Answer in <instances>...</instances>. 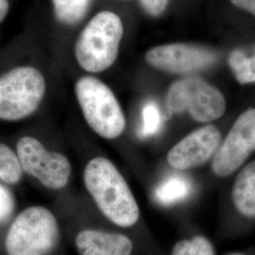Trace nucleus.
I'll return each instance as SVG.
<instances>
[{"mask_svg": "<svg viewBox=\"0 0 255 255\" xmlns=\"http://www.w3.org/2000/svg\"><path fill=\"white\" fill-rule=\"evenodd\" d=\"M80 255H131L133 244L128 237L99 230H83L76 237Z\"/></svg>", "mask_w": 255, "mask_h": 255, "instance_id": "9b49d317", "label": "nucleus"}, {"mask_svg": "<svg viewBox=\"0 0 255 255\" xmlns=\"http://www.w3.org/2000/svg\"><path fill=\"white\" fill-rule=\"evenodd\" d=\"M162 127V115L154 101H149L142 110V125L140 135L142 137L153 136Z\"/></svg>", "mask_w": 255, "mask_h": 255, "instance_id": "f3484780", "label": "nucleus"}, {"mask_svg": "<svg viewBox=\"0 0 255 255\" xmlns=\"http://www.w3.org/2000/svg\"><path fill=\"white\" fill-rule=\"evenodd\" d=\"M255 151V108L242 113L213 158L212 170L219 177L234 173Z\"/></svg>", "mask_w": 255, "mask_h": 255, "instance_id": "6e6552de", "label": "nucleus"}, {"mask_svg": "<svg viewBox=\"0 0 255 255\" xmlns=\"http://www.w3.org/2000/svg\"><path fill=\"white\" fill-rule=\"evenodd\" d=\"M83 117L92 129L105 139L120 136L126 119L116 96L109 87L94 77H83L75 86Z\"/></svg>", "mask_w": 255, "mask_h": 255, "instance_id": "20e7f679", "label": "nucleus"}, {"mask_svg": "<svg viewBox=\"0 0 255 255\" xmlns=\"http://www.w3.org/2000/svg\"><path fill=\"white\" fill-rule=\"evenodd\" d=\"M228 63L240 84L255 83V48L252 54L234 50L229 56Z\"/></svg>", "mask_w": 255, "mask_h": 255, "instance_id": "4468645a", "label": "nucleus"}, {"mask_svg": "<svg viewBox=\"0 0 255 255\" xmlns=\"http://www.w3.org/2000/svg\"><path fill=\"white\" fill-rule=\"evenodd\" d=\"M84 183L102 214L120 227H131L139 219V207L127 182L111 161L91 160L84 169Z\"/></svg>", "mask_w": 255, "mask_h": 255, "instance_id": "f257e3e1", "label": "nucleus"}, {"mask_svg": "<svg viewBox=\"0 0 255 255\" xmlns=\"http://www.w3.org/2000/svg\"><path fill=\"white\" fill-rule=\"evenodd\" d=\"M172 255H215V251L207 238L199 236L179 241L174 246Z\"/></svg>", "mask_w": 255, "mask_h": 255, "instance_id": "a211bd4d", "label": "nucleus"}, {"mask_svg": "<svg viewBox=\"0 0 255 255\" xmlns=\"http://www.w3.org/2000/svg\"><path fill=\"white\" fill-rule=\"evenodd\" d=\"M13 209V201L9 192L0 185V221L8 218Z\"/></svg>", "mask_w": 255, "mask_h": 255, "instance_id": "6ab92c4d", "label": "nucleus"}, {"mask_svg": "<svg viewBox=\"0 0 255 255\" xmlns=\"http://www.w3.org/2000/svg\"><path fill=\"white\" fill-rule=\"evenodd\" d=\"M124 27L118 14L101 11L82 29L75 46V55L82 69L100 73L116 62Z\"/></svg>", "mask_w": 255, "mask_h": 255, "instance_id": "f03ea898", "label": "nucleus"}, {"mask_svg": "<svg viewBox=\"0 0 255 255\" xmlns=\"http://www.w3.org/2000/svg\"><path fill=\"white\" fill-rule=\"evenodd\" d=\"M146 60L151 66L165 72L190 73L211 66L217 61V54L202 46L169 44L149 49Z\"/></svg>", "mask_w": 255, "mask_h": 255, "instance_id": "1a4fd4ad", "label": "nucleus"}, {"mask_svg": "<svg viewBox=\"0 0 255 255\" xmlns=\"http://www.w3.org/2000/svg\"><path fill=\"white\" fill-rule=\"evenodd\" d=\"M9 10L8 0H0V23L6 17Z\"/></svg>", "mask_w": 255, "mask_h": 255, "instance_id": "4be33fe9", "label": "nucleus"}, {"mask_svg": "<svg viewBox=\"0 0 255 255\" xmlns=\"http://www.w3.org/2000/svg\"><path fill=\"white\" fill-rule=\"evenodd\" d=\"M166 107L171 114L188 112L198 122L220 119L226 111V101L217 87L197 77L181 79L169 87Z\"/></svg>", "mask_w": 255, "mask_h": 255, "instance_id": "423d86ee", "label": "nucleus"}, {"mask_svg": "<svg viewBox=\"0 0 255 255\" xmlns=\"http://www.w3.org/2000/svg\"><path fill=\"white\" fill-rule=\"evenodd\" d=\"M46 81L31 66H20L0 77V119L16 121L32 115L46 94Z\"/></svg>", "mask_w": 255, "mask_h": 255, "instance_id": "39448f33", "label": "nucleus"}, {"mask_svg": "<svg viewBox=\"0 0 255 255\" xmlns=\"http://www.w3.org/2000/svg\"><path fill=\"white\" fill-rule=\"evenodd\" d=\"M243 255V254H231V255Z\"/></svg>", "mask_w": 255, "mask_h": 255, "instance_id": "5701e85b", "label": "nucleus"}, {"mask_svg": "<svg viewBox=\"0 0 255 255\" xmlns=\"http://www.w3.org/2000/svg\"><path fill=\"white\" fill-rule=\"evenodd\" d=\"M233 201L241 215L255 218V161L238 174L233 188Z\"/></svg>", "mask_w": 255, "mask_h": 255, "instance_id": "f8f14e48", "label": "nucleus"}, {"mask_svg": "<svg viewBox=\"0 0 255 255\" xmlns=\"http://www.w3.org/2000/svg\"><path fill=\"white\" fill-rule=\"evenodd\" d=\"M192 192V183L181 175L166 178L155 190V199L163 205H171L185 200Z\"/></svg>", "mask_w": 255, "mask_h": 255, "instance_id": "ddd939ff", "label": "nucleus"}, {"mask_svg": "<svg viewBox=\"0 0 255 255\" xmlns=\"http://www.w3.org/2000/svg\"><path fill=\"white\" fill-rule=\"evenodd\" d=\"M16 154L22 169L47 188L59 190L68 183L72 169L69 160L62 153L47 150L35 138H20Z\"/></svg>", "mask_w": 255, "mask_h": 255, "instance_id": "0eeeda50", "label": "nucleus"}, {"mask_svg": "<svg viewBox=\"0 0 255 255\" xmlns=\"http://www.w3.org/2000/svg\"><path fill=\"white\" fill-rule=\"evenodd\" d=\"M18 156L9 146L0 143V181L14 184L22 176Z\"/></svg>", "mask_w": 255, "mask_h": 255, "instance_id": "dca6fc26", "label": "nucleus"}, {"mask_svg": "<svg viewBox=\"0 0 255 255\" xmlns=\"http://www.w3.org/2000/svg\"><path fill=\"white\" fill-rule=\"evenodd\" d=\"M238 9L245 10L255 16V0H230Z\"/></svg>", "mask_w": 255, "mask_h": 255, "instance_id": "412c9836", "label": "nucleus"}, {"mask_svg": "<svg viewBox=\"0 0 255 255\" xmlns=\"http://www.w3.org/2000/svg\"><path fill=\"white\" fill-rule=\"evenodd\" d=\"M221 133L218 128L206 125L184 137L168 151L167 162L179 170H187L208 162L219 150Z\"/></svg>", "mask_w": 255, "mask_h": 255, "instance_id": "9d476101", "label": "nucleus"}, {"mask_svg": "<svg viewBox=\"0 0 255 255\" xmlns=\"http://www.w3.org/2000/svg\"><path fill=\"white\" fill-rule=\"evenodd\" d=\"M60 230L54 215L43 206L24 210L9 227L8 255H47L57 246Z\"/></svg>", "mask_w": 255, "mask_h": 255, "instance_id": "7ed1b4c3", "label": "nucleus"}, {"mask_svg": "<svg viewBox=\"0 0 255 255\" xmlns=\"http://www.w3.org/2000/svg\"><path fill=\"white\" fill-rule=\"evenodd\" d=\"M140 3L148 14L159 16L166 9L168 0H140Z\"/></svg>", "mask_w": 255, "mask_h": 255, "instance_id": "aec40b11", "label": "nucleus"}, {"mask_svg": "<svg viewBox=\"0 0 255 255\" xmlns=\"http://www.w3.org/2000/svg\"><path fill=\"white\" fill-rule=\"evenodd\" d=\"M91 0H52L57 18L62 23L72 25L86 13Z\"/></svg>", "mask_w": 255, "mask_h": 255, "instance_id": "2eb2a0df", "label": "nucleus"}]
</instances>
